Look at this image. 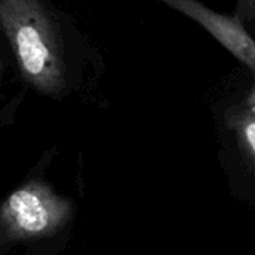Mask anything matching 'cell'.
Returning a JSON list of instances; mask_svg holds the SVG:
<instances>
[{"instance_id": "cell-3", "label": "cell", "mask_w": 255, "mask_h": 255, "mask_svg": "<svg viewBox=\"0 0 255 255\" xmlns=\"http://www.w3.org/2000/svg\"><path fill=\"white\" fill-rule=\"evenodd\" d=\"M7 214L10 220L22 230L30 233L42 232L49 223L48 208L34 193L21 190L9 199Z\"/></svg>"}, {"instance_id": "cell-4", "label": "cell", "mask_w": 255, "mask_h": 255, "mask_svg": "<svg viewBox=\"0 0 255 255\" xmlns=\"http://www.w3.org/2000/svg\"><path fill=\"white\" fill-rule=\"evenodd\" d=\"M229 124L245 160L255 170V105L233 111Z\"/></svg>"}, {"instance_id": "cell-5", "label": "cell", "mask_w": 255, "mask_h": 255, "mask_svg": "<svg viewBox=\"0 0 255 255\" xmlns=\"http://www.w3.org/2000/svg\"><path fill=\"white\" fill-rule=\"evenodd\" d=\"M236 16L242 22H251L255 19V0H239Z\"/></svg>"}, {"instance_id": "cell-2", "label": "cell", "mask_w": 255, "mask_h": 255, "mask_svg": "<svg viewBox=\"0 0 255 255\" xmlns=\"http://www.w3.org/2000/svg\"><path fill=\"white\" fill-rule=\"evenodd\" d=\"M208 30L229 52L255 73V40L236 15H223L199 0H158Z\"/></svg>"}, {"instance_id": "cell-1", "label": "cell", "mask_w": 255, "mask_h": 255, "mask_svg": "<svg viewBox=\"0 0 255 255\" xmlns=\"http://www.w3.org/2000/svg\"><path fill=\"white\" fill-rule=\"evenodd\" d=\"M0 27L24 79L49 97L66 90L64 51L58 28L40 0H0Z\"/></svg>"}, {"instance_id": "cell-6", "label": "cell", "mask_w": 255, "mask_h": 255, "mask_svg": "<svg viewBox=\"0 0 255 255\" xmlns=\"http://www.w3.org/2000/svg\"><path fill=\"white\" fill-rule=\"evenodd\" d=\"M0 73H1V63H0Z\"/></svg>"}]
</instances>
